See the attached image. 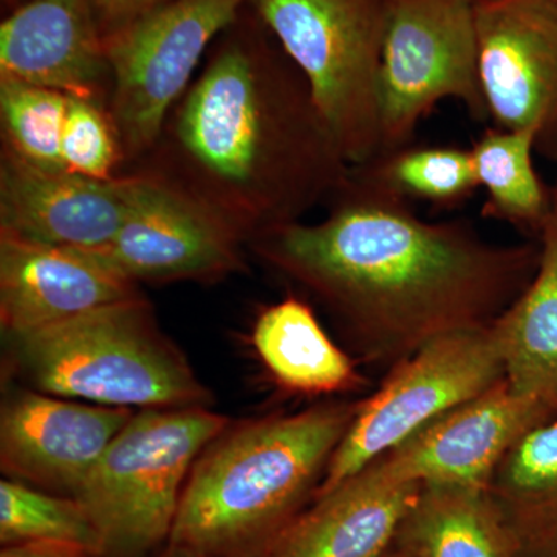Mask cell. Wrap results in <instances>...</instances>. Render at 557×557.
<instances>
[{"label": "cell", "mask_w": 557, "mask_h": 557, "mask_svg": "<svg viewBox=\"0 0 557 557\" xmlns=\"http://www.w3.org/2000/svg\"><path fill=\"white\" fill-rule=\"evenodd\" d=\"M325 205L318 223L278 226L249 247L324 307L368 364L391 369L431 341L490 327L537 271L541 245L428 222L351 166Z\"/></svg>", "instance_id": "cell-1"}, {"label": "cell", "mask_w": 557, "mask_h": 557, "mask_svg": "<svg viewBox=\"0 0 557 557\" xmlns=\"http://www.w3.org/2000/svg\"><path fill=\"white\" fill-rule=\"evenodd\" d=\"M265 33L242 16L223 33L134 168L185 193L245 245L327 203L350 172L302 73Z\"/></svg>", "instance_id": "cell-2"}, {"label": "cell", "mask_w": 557, "mask_h": 557, "mask_svg": "<svg viewBox=\"0 0 557 557\" xmlns=\"http://www.w3.org/2000/svg\"><path fill=\"white\" fill-rule=\"evenodd\" d=\"M358 401L228 428L200 454L168 544L208 557H263L325 478Z\"/></svg>", "instance_id": "cell-3"}, {"label": "cell", "mask_w": 557, "mask_h": 557, "mask_svg": "<svg viewBox=\"0 0 557 557\" xmlns=\"http://www.w3.org/2000/svg\"><path fill=\"white\" fill-rule=\"evenodd\" d=\"M5 336L14 366L42 394L126 409L196 408L209 401L143 296Z\"/></svg>", "instance_id": "cell-4"}, {"label": "cell", "mask_w": 557, "mask_h": 557, "mask_svg": "<svg viewBox=\"0 0 557 557\" xmlns=\"http://www.w3.org/2000/svg\"><path fill=\"white\" fill-rule=\"evenodd\" d=\"M228 423L207 406L132 416L73 497L100 531V557H145L168 544L190 469Z\"/></svg>", "instance_id": "cell-5"}, {"label": "cell", "mask_w": 557, "mask_h": 557, "mask_svg": "<svg viewBox=\"0 0 557 557\" xmlns=\"http://www.w3.org/2000/svg\"><path fill=\"white\" fill-rule=\"evenodd\" d=\"M309 84L350 166L380 156L386 0H247Z\"/></svg>", "instance_id": "cell-6"}, {"label": "cell", "mask_w": 557, "mask_h": 557, "mask_svg": "<svg viewBox=\"0 0 557 557\" xmlns=\"http://www.w3.org/2000/svg\"><path fill=\"white\" fill-rule=\"evenodd\" d=\"M244 7L247 0H170L104 36L112 75L108 110L123 174L148 159L205 51Z\"/></svg>", "instance_id": "cell-7"}, {"label": "cell", "mask_w": 557, "mask_h": 557, "mask_svg": "<svg viewBox=\"0 0 557 557\" xmlns=\"http://www.w3.org/2000/svg\"><path fill=\"white\" fill-rule=\"evenodd\" d=\"M457 100L487 123L474 0H386L379 81L381 152L408 146L420 121Z\"/></svg>", "instance_id": "cell-8"}, {"label": "cell", "mask_w": 557, "mask_h": 557, "mask_svg": "<svg viewBox=\"0 0 557 557\" xmlns=\"http://www.w3.org/2000/svg\"><path fill=\"white\" fill-rule=\"evenodd\" d=\"M502 380L505 364L493 325L431 341L388 369L376 392L358 401L314 498Z\"/></svg>", "instance_id": "cell-9"}, {"label": "cell", "mask_w": 557, "mask_h": 557, "mask_svg": "<svg viewBox=\"0 0 557 557\" xmlns=\"http://www.w3.org/2000/svg\"><path fill=\"white\" fill-rule=\"evenodd\" d=\"M487 120L557 161V0H474Z\"/></svg>", "instance_id": "cell-10"}, {"label": "cell", "mask_w": 557, "mask_h": 557, "mask_svg": "<svg viewBox=\"0 0 557 557\" xmlns=\"http://www.w3.org/2000/svg\"><path fill=\"white\" fill-rule=\"evenodd\" d=\"M127 208L106 251L135 284L211 282L245 269L244 242L182 190L148 171L124 172Z\"/></svg>", "instance_id": "cell-11"}, {"label": "cell", "mask_w": 557, "mask_h": 557, "mask_svg": "<svg viewBox=\"0 0 557 557\" xmlns=\"http://www.w3.org/2000/svg\"><path fill=\"white\" fill-rule=\"evenodd\" d=\"M556 416L557 401L520 395L505 379L372 463L403 482L487 487L502 458L528 429Z\"/></svg>", "instance_id": "cell-12"}, {"label": "cell", "mask_w": 557, "mask_h": 557, "mask_svg": "<svg viewBox=\"0 0 557 557\" xmlns=\"http://www.w3.org/2000/svg\"><path fill=\"white\" fill-rule=\"evenodd\" d=\"M134 410L81 405L38 391L9 395L0 412V465L11 480L75 497Z\"/></svg>", "instance_id": "cell-13"}, {"label": "cell", "mask_w": 557, "mask_h": 557, "mask_svg": "<svg viewBox=\"0 0 557 557\" xmlns=\"http://www.w3.org/2000/svg\"><path fill=\"white\" fill-rule=\"evenodd\" d=\"M127 180L47 171L0 149V234L102 252L126 218Z\"/></svg>", "instance_id": "cell-14"}, {"label": "cell", "mask_w": 557, "mask_h": 557, "mask_svg": "<svg viewBox=\"0 0 557 557\" xmlns=\"http://www.w3.org/2000/svg\"><path fill=\"white\" fill-rule=\"evenodd\" d=\"M141 296L138 284L97 252L0 234L3 335L49 327Z\"/></svg>", "instance_id": "cell-15"}, {"label": "cell", "mask_w": 557, "mask_h": 557, "mask_svg": "<svg viewBox=\"0 0 557 557\" xmlns=\"http://www.w3.org/2000/svg\"><path fill=\"white\" fill-rule=\"evenodd\" d=\"M0 79L108 106L112 75L90 0H27L0 25Z\"/></svg>", "instance_id": "cell-16"}, {"label": "cell", "mask_w": 557, "mask_h": 557, "mask_svg": "<svg viewBox=\"0 0 557 557\" xmlns=\"http://www.w3.org/2000/svg\"><path fill=\"white\" fill-rule=\"evenodd\" d=\"M421 486L370 463L313 498L263 557H383L397 544Z\"/></svg>", "instance_id": "cell-17"}, {"label": "cell", "mask_w": 557, "mask_h": 557, "mask_svg": "<svg viewBox=\"0 0 557 557\" xmlns=\"http://www.w3.org/2000/svg\"><path fill=\"white\" fill-rule=\"evenodd\" d=\"M252 346L281 386L304 395H336L366 386L358 361L322 327L313 307L296 295L260 311Z\"/></svg>", "instance_id": "cell-18"}, {"label": "cell", "mask_w": 557, "mask_h": 557, "mask_svg": "<svg viewBox=\"0 0 557 557\" xmlns=\"http://www.w3.org/2000/svg\"><path fill=\"white\" fill-rule=\"evenodd\" d=\"M413 557H519L520 537L487 487L423 485L397 537Z\"/></svg>", "instance_id": "cell-19"}, {"label": "cell", "mask_w": 557, "mask_h": 557, "mask_svg": "<svg viewBox=\"0 0 557 557\" xmlns=\"http://www.w3.org/2000/svg\"><path fill=\"white\" fill-rule=\"evenodd\" d=\"M533 281L493 324L505 379L520 395L557 401V212L541 236Z\"/></svg>", "instance_id": "cell-20"}, {"label": "cell", "mask_w": 557, "mask_h": 557, "mask_svg": "<svg viewBox=\"0 0 557 557\" xmlns=\"http://www.w3.org/2000/svg\"><path fill=\"white\" fill-rule=\"evenodd\" d=\"M533 132L491 126L472 146L479 186L486 193L482 215L541 236L553 214V194L533 163Z\"/></svg>", "instance_id": "cell-21"}, {"label": "cell", "mask_w": 557, "mask_h": 557, "mask_svg": "<svg viewBox=\"0 0 557 557\" xmlns=\"http://www.w3.org/2000/svg\"><path fill=\"white\" fill-rule=\"evenodd\" d=\"M522 541L557 519V416L528 429L487 485Z\"/></svg>", "instance_id": "cell-22"}, {"label": "cell", "mask_w": 557, "mask_h": 557, "mask_svg": "<svg viewBox=\"0 0 557 557\" xmlns=\"http://www.w3.org/2000/svg\"><path fill=\"white\" fill-rule=\"evenodd\" d=\"M351 168L399 199L435 208L458 207L479 188L471 149L458 146H403Z\"/></svg>", "instance_id": "cell-23"}, {"label": "cell", "mask_w": 557, "mask_h": 557, "mask_svg": "<svg viewBox=\"0 0 557 557\" xmlns=\"http://www.w3.org/2000/svg\"><path fill=\"white\" fill-rule=\"evenodd\" d=\"M0 542H57L87 549L100 557V531L76 498L54 496L39 487L2 480L0 482Z\"/></svg>", "instance_id": "cell-24"}, {"label": "cell", "mask_w": 557, "mask_h": 557, "mask_svg": "<svg viewBox=\"0 0 557 557\" xmlns=\"http://www.w3.org/2000/svg\"><path fill=\"white\" fill-rule=\"evenodd\" d=\"M70 97L16 79H0L2 149L47 171H67L62 135Z\"/></svg>", "instance_id": "cell-25"}, {"label": "cell", "mask_w": 557, "mask_h": 557, "mask_svg": "<svg viewBox=\"0 0 557 557\" xmlns=\"http://www.w3.org/2000/svg\"><path fill=\"white\" fill-rule=\"evenodd\" d=\"M62 159L67 171L84 177L113 180L123 174L119 135L104 102L70 98Z\"/></svg>", "instance_id": "cell-26"}, {"label": "cell", "mask_w": 557, "mask_h": 557, "mask_svg": "<svg viewBox=\"0 0 557 557\" xmlns=\"http://www.w3.org/2000/svg\"><path fill=\"white\" fill-rule=\"evenodd\" d=\"M90 2L102 36H108L170 0H90Z\"/></svg>", "instance_id": "cell-27"}, {"label": "cell", "mask_w": 557, "mask_h": 557, "mask_svg": "<svg viewBox=\"0 0 557 557\" xmlns=\"http://www.w3.org/2000/svg\"><path fill=\"white\" fill-rule=\"evenodd\" d=\"M0 557H94L87 549L57 542H24L5 545Z\"/></svg>", "instance_id": "cell-28"}, {"label": "cell", "mask_w": 557, "mask_h": 557, "mask_svg": "<svg viewBox=\"0 0 557 557\" xmlns=\"http://www.w3.org/2000/svg\"><path fill=\"white\" fill-rule=\"evenodd\" d=\"M519 557H557V519L520 541Z\"/></svg>", "instance_id": "cell-29"}, {"label": "cell", "mask_w": 557, "mask_h": 557, "mask_svg": "<svg viewBox=\"0 0 557 557\" xmlns=\"http://www.w3.org/2000/svg\"><path fill=\"white\" fill-rule=\"evenodd\" d=\"M159 557H208L199 555V553L190 552V549L175 547V545L168 544L166 549Z\"/></svg>", "instance_id": "cell-30"}, {"label": "cell", "mask_w": 557, "mask_h": 557, "mask_svg": "<svg viewBox=\"0 0 557 557\" xmlns=\"http://www.w3.org/2000/svg\"><path fill=\"white\" fill-rule=\"evenodd\" d=\"M383 557H413L410 555L408 549L398 547L397 544H395V547L391 549V552L387 553V555H384Z\"/></svg>", "instance_id": "cell-31"}, {"label": "cell", "mask_w": 557, "mask_h": 557, "mask_svg": "<svg viewBox=\"0 0 557 557\" xmlns=\"http://www.w3.org/2000/svg\"><path fill=\"white\" fill-rule=\"evenodd\" d=\"M3 2L9 3V5L20 7L22 3L27 2V0H3Z\"/></svg>", "instance_id": "cell-32"}, {"label": "cell", "mask_w": 557, "mask_h": 557, "mask_svg": "<svg viewBox=\"0 0 557 557\" xmlns=\"http://www.w3.org/2000/svg\"><path fill=\"white\" fill-rule=\"evenodd\" d=\"M553 209L557 212V188L555 189V193H553Z\"/></svg>", "instance_id": "cell-33"}]
</instances>
